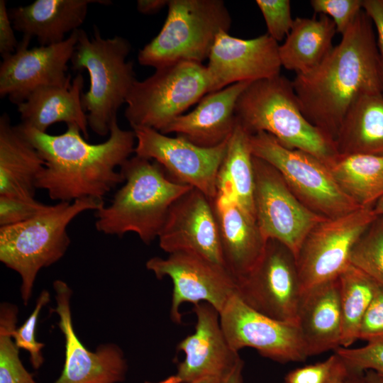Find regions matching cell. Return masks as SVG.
I'll list each match as a JSON object with an SVG mask.
<instances>
[{
  "mask_svg": "<svg viewBox=\"0 0 383 383\" xmlns=\"http://www.w3.org/2000/svg\"><path fill=\"white\" fill-rule=\"evenodd\" d=\"M343 329L340 346L349 348L358 340V332L379 284L350 265L338 277Z\"/></svg>",
  "mask_w": 383,
  "mask_h": 383,
  "instance_id": "4dcf8cb0",
  "label": "cell"
},
{
  "mask_svg": "<svg viewBox=\"0 0 383 383\" xmlns=\"http://www.w3.org/2000/svg\"><path fill=\"white\" fill-rule=\"evenodd\" d=\"M35 147L45 162L37 181V189L45 190L59 202L82 199L104 201V197L124 178L116 167L134 152L136 138L133 131L123 130L117 117L111 124L109 138L103 143L87 142L79 128L67 125L65 132L50 135L18 125Z\"/></svg>",
  "mask_w": 383,
  "mask_h": 383,
  "instance_id": "7a4b0ae2",
  "label": "cell"
},
{
  "mask_svg": "<svg viewBox=\"0 0 383 383\" xmlns=\"http://www.w3.org/2000/svg\"><path fill=\"white\" fill-rule=\"evenodd\" d=\"M119 171L124 184L109 205L96 211V228L118 236L135 233L150 244L158 237L172 204L192 187L169 178L156 161L135 155Z\"/></svg>",
  "mask_w": 383,
  "mask_h": 383,
  "instance_id": "3957f363",
  "label": "cell"
},
{
  "mask_svg": "<svg viewBox=\"0 0 383 383\" xmlns=\"http://www.w3.org/2000/svg\"><path fill=\"white\" fill-rule=\"evenodd\" d=\"M336 33L334 22L326 15L296 18L284 43L279 47L282 67L296 74L314 69L333 50Z\"/></svg>",
  "mask_w": 383,
  "mask_h": 383,
  "instance_id": "4316f807",
  "label": "cell"
},
{
  "mask_svg": "<svg viewBox=\"0 0 383 383\" xmlns=\"http://www.w3.org/2000/svg\"><path fill=\"white\" fill-rule=\"evenodd\" d=\"M237 283V294L248 306L270 318L298 325L302 290L296 259L281 243L267 240L259 263Z\"/></svg>",
  "mask_w": 383,
  "mask_h": 383,
  "instance_id": "7c38bea8",
  "label": "cell"
},
{
  "mask_svg": "<svg viewBox=\"0 0 383 383\" xmlns=\"http://www.w3.org/2000/svg\"><path fill=\"white\" fill-rule=\"evenodd\" d=\"M35 198L0 196V227L32 219L52 208Z\"/></svg>",
  "mask_w": 383,
  "mask_h": 383,
  "instance_id": "74e56055",
  "label": "cell"
},
{
  "mask_svg": "<svg viewBox=\"0 0 383 383\" xmlns=\"http://www.w3.org/2000/svg\"><path fill=\"white\" fill-rule=\"evenodd\" d=\"M133 131L135 155L156 161L169 178L199 190L209 199L216 196L217 174L228 139L216 147L203 148L183 137H170L149 128L135 127Z\"/></svg>",
  "mask_w": 383,
  "mask_h": 383,
  "instance_id": "4fadbf2b",
  "label": "cell"
},
{
  "mask_svg": "<svg viewBox=\"0 0 383 383\" xmlns=\"http://www.w3.org/2000/svg\"><path fill=\"white\" fill-rule=\"evenodd\" d=\"M131 50L129 41L116 35L104 38L96 26L89 38L78 30V40L71 62L75 70H87L89 89L82 96L87 113L89 128L100 136L109 133L112 121L137 81L131 61L126 58Z\"/></svg>",
  "mask_w": 383,
  "mask_h": 383,
  "instance_id": "8992f818",
  "label": "cell"
},
{
  "mask_svg": "<svg viewBox=\"0 0 383 383\" xmlns=\"http://www.w3.org/2000/svg\"><path fill=\"white\" fill-rule=\"evenodd\" d=\"M157 383H180L178 378L175 376H170V377L162 380L160 382H158Z\"/></svg>",
  "mask_w": 383,
  "mask_h": 383,
  "instance_id": "f907efd6",
  "label": "cell"
},
{
  "mask_svg": "<svg viewBox=\"0 0 383 383\" xmlns=\"http://www.w3.org/2000/svg\"><path fill=\"white\" fill-rule=\"evenodd\" d=\"M83 87L84 78L79 73L68 86L38 88L17 105L21 123L46 133L51 125L64 122L78 126L84 138L89 139L87 114L82 104Z\"/></svg>",
  "mask_w": 383,
  "mask_h": 383,
  "instance_id": "484cf974",
  "label": "cell"
},
{
  "mask_svg": "<svg viewBox=\"0 0 383 383\" xmlns=\"http://www.w3.org/2000/svg\"><path fill=\"white\" fill-rule=\"evenodd\" d=\"M211 204L223 266L238 281L259 263L267 241L262 235L255 218L228 196L217 194Z\"/></svg>",
  "mask_w": 383,
  "mask_h": 383,
  "instance_id": "44dd1931",
  "label": "cell"
},
{
  "mask_svg": "<svg viewBox=\"0 0 383 383\" xmlns=\"http://www.w3.org/2000/svg\"><path fill=\"white\" fill-rule=\"evenodd\" d=\"M363 0H311L316 13L323 14L334 22L336 31L341 35L353 23L362 10Z\"/></svg>",
  "mask_w": 383,
  "mask_h": 383,
  "instance_id": "8d00e7d4",
  "label": "cell"
},
{
  "mask_svg": "<svg viewBox=\"0 0 383 383\" xmlns=\"http://www.w3.org/2000/svg\"><path fill=\"white\" fill-rule=\"evenodd\" d=\"M292 85L304 116L333 140L359 97L382 93L376 33L363 9L328 55Z\"/></svg>",
  "mask_w": 383,
  "mask_h": 383,
  "instance_id": "6da1fadb",
  "label": "cell"
},
{
  "mask_svg": "<svg viewBox=\"0 0 383 383\" xmlns=\"http://www.w3.org/2000/svg\"><path fill=\"white\" fill-rule=\"evenodd\" d=\"M58 326L65 342V360L61 375L54 383H119L125 380L128 365L115 344L99 345L94 352L78 338L72 323V289L62 280L53 282Z\"/></svg>",
  "mask_w": 383,
  "mask_h": 383,
  "instance_id": "e0dca14e",
  "label": "cell"
},
{
  "mask_svg": "<svg viewBox=\"0 0 383 383\" xmlns=\"http://www.w3.org/2000/svg\"><path fill=\"white\" fill-rule=\"evenodd\" d=\"M209 93L206 66L194 62L172 64L134 83L126 99L125 117L132 128L145 127L161 133Z\"/></svg>",
  "mask_w": 383,
  "mask_h": 383,
  "instance_id": "ba28073f",
  "label": "cell"
},
{
  "mask_svg": "<svg viewBox=\"0 0 383 383\" xmlns=\"http://www.w3.org/2000/svg\"><path fill=\"white\" fill-rule=\"evenodd\" d=\"M255 220L266 241L274 240L295 259L310 231L326 218L306 207L293 194L279 172L252 157Z\"/></svg>",
  "mask_w": 383,
  "mask_h": 383,
  "instance_id": "8fae6325",
  "label": "cell"
},
{
  "mask_svg": "<svg viewBox=\"0 0 383 383\" xmlns=\"http://www.w3.org/2000/svg\"><path fill=\"white\" fill-rule=\"evenodd\" d=\"M159 33L138 55L143 66L159 69L179 62L209 58L218 34L228 32L231 14L222 0H169Z\"/></svg>",
  "mask_w": 383,
  "mask_h": 383,
  "instance_id": "52a82bcc",
  "label": "cell"
},
{
  "mask_svg": "<svg viewBox=\"0 0 383 383\" xmlns=\"http://www.w3.org/2000/svg\"><path fill=\"white\" fill-rule=\"evenodd\" d=\"M104 201L82 199L58 202L28 221L0 227V261L21 278V294L26 305L39 271L60 260L70 239L69 224L84 211H96Z\"/></svg>",
  "mask_w": 383,
  "mask_h": 383,
  "instance_id": "5b68a950",
  "label": "cell"
},
{
  "mask_svg": "<svg viewBox=\"0 0 383 383\" xmlns=\"http://www.w3.org/2000/svg\"><path fill=\"white\" fill-rule=\"evenodd\" d=\"M235 115L250 134L269 133L283 146L307 152L326 165L338 155L334 140L304 116L292 81L283 75L250 82L236 101Z\"/></svg>",
  "mask_w": 383,
  "mask_h": 383,
  "instance_id": "277c9868",
  "label": "cell"
},
{
  "mask_svg": "<svg viewBox=\"0 0 383 383\" xmlns=\"http://www.w3.org/2000/svg\"><path fill=\"white\" fill-rule=\"evenodd\" d=\"M334 142L340 155L383 156V94L359 97L345 114Z\"/></svg>",
  "mask_w": 383,
  "mask_h": 383,
  "instance_id": "83f0119b",
  "label": "cell"
},
{
  "mask_svg": "<svg viewBox=\"0 0 383 383\" xmlns=\"http://www.w3.org/2000/svg\"><path fill=\"white\" fill-rule=\"evenodd\" d=\"M50 293L43 290L37 299L35 308L27 320L21 326L16 328L12 333L16 346L29 353L30 361L35 370L39 369L43 364L44 358L41 350L45 346L44 343L35 339L36 325L41 309L50 301Z\"/></svg>",
  "mask_w": 383,
  "mask_h": 383,
  "instance_id": "836d02e7",
  "label": "cell"
},
{
  "mask_svg": "<svg viewBox=\"0 0 383 383\" xmlns=\"http://www.w3.org/2000/svg\"><path fill=\"white\" fill-rule=\"evenodd\" d=\"M377 218L373 207H360L326 218L310 231L296 259L302 294L338 278L350 265L354 245Z\"/></svg>",
  "mask_w": 383,
  "mask_h": 383,
  "instance_id": "30bf717a",
  "label": "cell"
},
{
  "mask_svg": "<svg viewBox=\"0 0 383 383\" xmlns=\"http://www.w3.org/2000/svg\"><path fill=\"white\" fill-rule=\"evenodd\" d=\"M350 373L348 383H365L363 372L350 369Z\"/></svg>",
  "mask_w": 383,
  "mask_h": 383,
  "instance_id": "7dc6e473",
  "label": "cell"
},
{
  "mask_svg": "<svg viewBox=\"0 0 383 383\" xmlns=\"http://www.w3.org/2000/svg\"><path fill=\"white\" fill-rule=\"evenodd\" d=\"M6 1L0 0V54L3 57L14 53L18 46Z\"/></svg>",
  "mask_w": 383,
  "mask_h": 383,
  "instance_id": "b9f144b4",
  "label": "cell"
},
{
  "mask_svg": "<svg viewBox=\"0 0 383 383\" xmlns=\"http://www.w3.org/2000/svg\"><path fill=\"white\" fill-rule=\"evenodd\" d=\"M266 24L267 34L277 43L286 38L294 23L289 0H257Z\"/></svg>",
  "mask_w": 383,
  "mask_h": 383,
  "instance_id": "d590c367",
  "label": "cell"
},
{
  "mask_svg": "<svg viewBox=\"0 0 383 383\" xmlns=\"http://www.w3.org/2000/svg\"><path fill=\"white\" fill-rule=\"evenodd\" d=\"M79 30V29H78ZM78 30L65 40L28 49L31 38L23 35L16 52L3 57L0 65V96L18 105L41 87L70 85L67 74L78 40Z\"/></svg>",
  "mask_w": 383,
  "mask_h": 383,
  "instance_id": "2e32d148",
  "label": "cell"
},
{
  "mask_svg": "<svg viewBox=\"0 0 383 383\" xmlns=\"http://www.w3.org/2000/svg\"><path fill=\"white\" fill-rule=\"evenodd\" d=\"M342 362L334 353L328 359L290 372L286 377L287 383H328L335 374Z\"/></svg>",
  "mask_w": 383,
  "mask_h": 383,
  "instance_id": "f35d334b",
  "label": "cell"
},
{
  "mask_svg": "<svg viewBox=\"0 0 383 383\" xmlns=\"http://www.w3.org/2000/svg\"><path fill=\"white\" fill-rule=\"evenodd\" d=\"M335 353L350 369L362 372L370 370L383 379V341L355 348L338 347Z\"/></svg>",
  "mask_w": 383,
  "mask_h": 383,
  "instance_id": "e575fe53",
  "label": "cell"
},
{
  "mask_svg": "<svg viewBox=\"0 0 383 383\" xmlns=\"http://www.w3.org/2000/svg\"><path fill=\"white\" fill-rule=\"evenodd\" d=\"M362 9L371 18L376 33L383 93V0H363Z\"/></svg>",
  "mask_w": 383,
  "mask_h": 383,
  "instance_id": "60d3db41",
  "label": "cell"
},
{
  "mask_svg": "<svg viewBox=\"0 0 383 383\" xmlns=\"http://www.w3.org/2000/svg\"><path fill=\"white\" fill-rule=\"evenodd\" d=\"M157 238L168 254L192 253L223 265L211 200L195 188L172 204Z\"/></svg>",
  "mask_w": 383,
  "mask_h": 383,
  "instance_id": "d6986e66",
  "label": "cell"
},
{
  "mask_svg": "<svg viewBox=\"0 0 383 383\" xmlns=\"http://www.w3.org/2000/svg\"><path fill=\"white\" fill-rule=\"evenodd\" d=\"M363 376L365 383H383V379L372 371H365Z\"/></svg>",
  "mask_w": 383,
  "mask_h": 383,
  "instance_id": "bcb514c9",
  "label": "cell"
},
{
  "mask_svg": "<svg viewBox=\"0 0 383 383\" xmlns=\"http://www.w3.org/2000/svg\"><path fill=\"white\" fill-rule=\"evenodd\" d=\"M18 309L4 303L0 309V383H36L23 367L12 333L16 328Z\"/></svg>",
  "mask_w": 383,
  "mask_h": 383,
  "instance_id": "1f68e13d",
  "label": "cell"
},
{
  "mask_svg": "<svg viewBox=\"0 0 383 383\" xmlns=\"http://www.w3.org/2000/svg\"><path fill=\"white\" fill-rule=\"evenodd\" d=\"M373 209L377 216H383V196L375 203Z\"/></svg>",
  "mask_w": 383,
  "mask_h": 383,
  "instance_id": "c3c4849f",
  "label": "cell"
},
{
  "mask_svg": "<svg viewBox=\"0 0 383 383\" xmlns=\"http://www.w3.org/2000/svg\"><path fill=\"white\" fill-rule=\"evenodd\" d=\"M278 43L267 33L245 40L220 32L206 66L210 93L240 82H255L280 74Z\"/></svg>",
  "mask_w": 383,
  "mask_h": 383,
  "instance_id": "ac0fdd59",
  "label": "cell"
},
{
  "mask_svg": "<svg viewBox=\"0 0 383 383\" xmlns=\"http://www.w3.org/2000/svg\"><path fill=\"white\" fill-rule=\"evenodd\" d=\"M220 379L221 378L219 377H209L199 379L189 383H218Z\"/></svg>",
  "mask_w": 383,
  "mask_h": 383,
  "instance_id": "681fc988",
  "label": "cell"
},
{
  "mask_svg": "<svg viewBox=\"0 0 383 383\" xmlns=\"http://www.w3.org/2000/svg\"><path fill=\"white\" fill-rule=\"evenodd\" d=\"M350 263L383 285V216H377L357 241Z\"/></svg>",
  "mask_w": 383,
  "mask_h": 383,
  "instance_id": "d6a6232c",
  "label": "cell"
},
{
  "mask_svg": "<svg viewBox=\"0 0 383 383\" xmlns=\"http://www.w3.org/2000/svg\"><path fill=\"white\" fill-rule=\"evenodd\" d=\"M297 324L309 356L340 346L343 321L338 278L302 294Z\"/></svg>",
  "mask_w": 383,
  "mask_h": 383,
  "instance_id": "603a6c76",
  "label": "cell"
},
{
  "mask_svg": "<svg viewBox=\"0 0 383 383\" xmlns=\"http://www.w3.org/2000/svg\"><path fill=\"white\" fill-rule=\"evenodd\" d=\"M196 317L195 331L177 345L184 353L175 376L180 383L209 377L221 378L242 360L229 345L220 321V314L206 302L194 304Z\"/></svg>",
  "mask_w": 383,
  "mask_h": 383,
  "instance_id": "ffe728a7",
  "label": "cell"
},
{
  "mask_svg": "<svg viewBox=\"0 0 383 383\" xmlns=\"http://www.w3.org/2000/svg\"><path fill=\"white\" fill-rule=\"evenodd\" d=\"M350 371V368L342 360L335 374L328 383H348Z\"/></svg>",
  "mask_w": 383,
  "mask_h": 383,
  "instance_id": "f6af8a7d",
  "label": "cell"
},
{
  "mask_svg": "<svg viewBox=\"0 0 383 383\" xmlns=\"http://www.w3.org/2000/svg\"><path fill=\"white\" fill-rule=\"evenodd\" d=\"M250 142L252 155L274 167L293 194L315 213L335 218L361 207L338 186L328 167L314 156L287 148L265 132L250 134Z\"/></svg>",
  "mask_w": 383,
  "mask_h": 383,
  "instance_id": "9c48e42d",
  "label": "cell"
},
{
  "mask_svg": "<svg viewBox=\"0 0 383 383\" xmlns=\"http://www.w3.org/2000/svg\"><path fill=\"white\" fill-rule=\"evenodd\" d=\"M219 314L224 335L237 352L252 348L262 356L282 363L304 361L309 356L298 325L255 311L237 294Z\"/></svg>",
  "mask_w": 383,
  "mask_h": 383,
  "instance_id": "9a60e30c",
  "label": "cell"
},
{
  "mask_svg": "<svg viewBox=\"0 0 383 383\" xmlns=\"http://www.w3.org/2000/svg\"><path fill=\"white\" fill-rule=\"evenodd\" d=\"M358 340L367 343L383 341V285L379 284L362 320Z\"/></svg>",
  "mask_w": 383,
  "mask_h": 383,
  "instance_id": "ab89813d",
  "label": "cell"
},
{
  "mask_svg": "<svg viewBox=\"0 0 383 383\" xmlns=\"http://www.w3.org/2000/svg\"><path fill=\"white\" fill-rule=\"evenodd\" d=\"M244 362L241 360L228 374L222 377L218 383H243Z\"/></svg>",
  "mask_w": 383,
  "mask_h": 383,
  "instance_id": "ee69618b",
  "label": "cell"
},
{
  "mask_svg": "<svg viewBox=\"0 0 383 383\" xmlns=\"http://www.w3.org/2000/svg\"><path fill=\"white\" fill-rule=\"evenodd\" d=\"M250 82H237L206 94L194 110L174 119L161 133H174L203 148L221 145L234 130L236 101Z\"/></svg>",
  "mask_w": 383,
  "mask_h": 383,
  "instance_id": "7402d4cb",
  "label": "cell"
},
{
  "mask_svg": "<svg viewBox=\"0 0 383 383\" xmlns=\"http://www.w3.org/2000/svg\"><path fill=\"white\" fill-rule=\"evenodd\" d=\"M45 167L40 154L6 113L0 116V196L35 198Z\"/></svg>",
  "mask_w": 383,
  "mask_h": 383,
  "instance_id": "d4e9b609",
  "label": "cell"
},
{
  "mask_svg": "<svg viewBox=\"0 0 383 383\" xmlns=\"http://www.w3.org/2000/svg\"><path fill=\"white\" fill-rule=\"evenodd\" d=\"M104 0H36L29 5L13 8L9 16L13 28L23 35L35 37L40 45L65 40V35L78 30L84 21L88 6Z\"/></svg>",
  "mask_w": 383,
  "mask_h": 383,
  "instance_id": "cb8c5ba5",
  "label": "cell"
},
{
  "mask_svg": "<svg viewBox=\"0 0 383 383\" xmlns=\"http://www.w3.org/2000/svg\"><path fill=\"white\" fill-rule=\"evenodd\" d=\"M342 190L361 207H373L383 196V156L338 155L326 165Z\"/></svg>",
  "mask_w": 383,
  "mask_h": 383,
  "instance_id": "f546056e",
  "label": "cell"
},
{
  "mask_svg": "<svg viewBox=\"0 0 383 383\" xmlns=\"http://www.w3.org/2000/svg\"><path fill=\"white\" fill-rule=\"evenodd\" d=\"M250 137V134L236 122L228 140L216 186L218 194L228 196L255 218L253 155Z\"/></svg>",
  "mask_w": 383,
  "mask_h": 383,
  "instance_id": "f1b7e54d",
  "label": "cell"
},
{
  "mask_svg": "<svg viewBox=\"0 0 383 383\" xmlns=\"http://www.w3.org/2000/svg\"><path fill=\"white\" fill-rule=\"evenodd\" d=\"M169 0H138L137 9L143 14H153L167 6Z\"/></svg>",
  "mask_w": 383,
  "mask_h": 383,
  "instance_id": "7bdbcfd3",
  "label": "cell"
},
{
  "mask_svg": "<svg viewBox=\"0 0 383 383\" xmlns=\"http://www.w3.org/2000/svg\"><path fill=\"white\" fill-rule=\"evenodd\" d=\"M145 266L157 279H171L170 317L175 323H182L180 307L183 303L206 302L220 313L237 294V279L223 265L194 254L176 252L166 258L153 257Z\"/></svg>",
  "mask_w": 383,
  "mask_h": 383,
  "instance_id": "5bb4252c",
  "label": "cell"
}]
</instances>
